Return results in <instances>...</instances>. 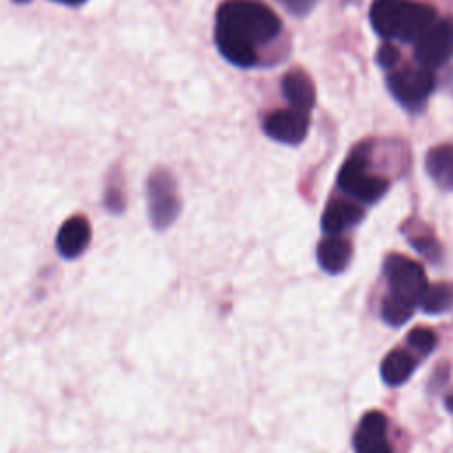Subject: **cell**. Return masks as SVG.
Masks as SVG:
<instances>
[{
    "label": "cell",
    "instance_id": "obj_1",
    "mask_svg": "<svg viewBox=\"0 0 453 453\" xmlns=\"http://www.w3.org/2000/svg\"><path fill=\"white\" fill-rule=\"evenodd\" d=\"M281 30L280 18L258 0H225L216 12L214 41L234 65L257 64V46L273 41Z\"/></svg>",
    "mask_w": 453,
    "mask_h": 453
},
{
    "label": "cell",
    "instance_id": "obj_2",
    "mask_svg": "<svg viewBox=\"0 0 453 453\" xmlns=\"http://www.w3.org/2000/svg\"><path fill=\"white\" fill-rule=\"evenodd\" d=\"M437 19V12L416 0H375L370 7V21L386 39L416 42Z\"/></svg>",
    "mask_w": 453,
    "mask_h": 453
},
{
    "label": "cell",
    "instance_id": "obj_3",
    "mask_svg": "<svg viewBox=\"0 0 453 453\" xmlns=\"http://www.w3.org/2000/svg\"><path fill=\"white\" fill-rule=\"evenodd\" d=\"M384 274L389 287L388 296L414 308L421 303L428 283L425 271L418 262L403 255L393 253L384 260Z\"/></svg>",
    "mask_w": 453,
    "mask_h": 453
},
{
    "label": "cell",
    "instance_id": "obj_4",
    "mask_svg": "<svg viewBox=\"0 0 453 453\" xmlns=\"http://www.w3.org/2000/svg\"><path fill=\"white\" fill-rule=\"evenodd\" d=\"M338 186L363 203L377 202L388 191V180L368 172V157L363 152H354L338 173Z\"/></svg>",
    "mask_w": 453,
    "mask_h": 453
},
{
    "label": "cell",
    "instance_id": "obj_5",
    "mask_svg": "<svg viewBox=\"0 0 453 453\" xmlns=\"http://www.w3.org/2000/svg\"><path fill=\"white\" fill-rule=\"evenodd\" d=\"M149 214L156 228H166L179 214L180 200L173 177L166 170L154 172L147 180Z\"/></svg>",
    "mask_w": 453,
    "mask_h": 453
},
{
    "label": "cell",
    "instance_id": "obj_6",
    "mask_svg": "<svg viewBox=\"0 0 453 453\" xmlns=\"http://www.w3.org/2000/svg\"><path fill=\"white\" fill-rule=\"evenodd\" d=\"M435 87V78L432 69L428 67H416V69H400L393 71L388 76V88L407 108H416L425 103L430 92Z\"/></svg>",
    "mask_w": 453,
    "mask_h": 453
},
{
    "label": "cell",
    "instance_id": "obj_7",
    "mask_svg": "<svg viewBox=\"0 0 453 453\" xmlns=\"http://www.w3.org/2000/svg\"><path fill=\"white\" fill-rule=\"evenodd\" d=\"M453 57V18L435 19L416 41V60L428 69L446 64Z\"/></svg>",
    "mask_w": 453,
    "mask_h": 453
},
{
    "label": "cell",
    "instance_id": "obj_8",
    "mask_svg": "<svg viewBox=\"0 0 453 453\" xmlns=\"http://www.w3.org/2000/svg\"><path fill=\"white\" fill-rule=\"evenodd\" d=\"M308 113L297 111L294 108L276 110L264 119V133L269 138L287 145L301 143L308 133Z\"/></svg>",
    "mask_w": 453,
    "mask_h": 453
},
{
    "label": "cell",
    "instance_id": "obj_9",
    "mask_svg": "<svg viewBox=\"0 0 453 453\" xmlns=\"http://www.w3.org/2000/svg\"><path fill=\"white\" fill-rule=\"evenodd\" d=\"M356 453H391L388 441V421L382 412H366L354 434Z\"/></svg>",
    "mask_w": 453,
    "mask_h": 453
},
{
    "label": "cell",
    "instance_id": "obj_10",
    "mask_svg": "<svg viewBox=\"0 0 453 453\" xmlns=\"http://www.w3.org/2000/svg\"><path fill=\"white\" fill-rule=\"evenodd\" d=\"M90 237H92V230L87 216L74 214L60 225L55 239V246L60 257L73 260L88 248Z\"/></svg>",
    "mask_w": 453,
    "mask_h": 453
},
{
    "label": "cell",
    "instance_id": "obj_11",
    "mask_svg": "<svg viewBox=\"0 0 453 453\" xmlns=\"http://www.w3.org/2000/svg\"><path fill=\"white\" fill-rule=\"evenodd\" d=\"M281 92L288 101L290 108L308 113L315 106V87L313 81L299 69L287 73L281 80Z\"/></svg>",
    "mask_w": 453,
    "mask_h": 453
},
{
    "label": "cell",
    "instance_id": "obj_12",
    "mask_svg": "<svg viewBox=\"0 0 453 453\" xmlns=\"http://www.w3.org/2000/svg\"><path fill=\"white\" fill-rule=\"evenodd\" d=\"M363 216L365 211L359 205L345 200H334L326 207L320 226L327 235H340L347 228L357 225Z\"/></svg>",
    "mask_w": 453,
    "mask_h": 453
},
{
    "label": "cell",
    "instance_id": "obj_13",
    "mask_svg": "<svg viewBox=\"0 0 453 453\" xmlns=\"http://www.w3.org/2000/svg\"><path fill=\"white\" fill-rule=\"evenodd\" d=\"M352 257L350 242L340 235H327L317 246V260L320 267L331 274L342 273Z\"/></svg>",
    "mask_w": 453,
    "mask_h": 453
},
{
    "label": "cell",
    "instance_id": "obj_14",
    "mask_svg": "<svg viewBox=\"0 0 453 453\" xmlns=\"http://www.w3.org/2000/svg\"><path fill=\"white\" fill-rule=\"evenodd\" d=\"M428 175L442 189H453V145L434 147L425 159Z\"/></svg>",
    "mask_w": 453,
    "mask_h": 453
},
{
    "label": "cell",
    "instance_id": "obj_15",
    "mask_svg": "<svg viewBox=\"0 0 453 453\" xmlns=\"http://www.w3.org/2000/svg\"><path fill=\"white\" fill-rule=\"evenodd\" d=\"M414 366H416V363L407 350L395 349L384 357V361L380 365V373H382V379L386 380V384L398 386L411 377V373L414 372Z\"/></svg>",
    "mask_w": 453,
    "mask_h": 453
},
{
    "label": "cell",
    "instance_id": "obj_16",
    "mask_svg": "<svg viewBox=\"0 0 453 453\" xmlns=\"http://www.w3.org/2000/svg\"><path fill=\"white\" fill-rule=\"evenodd\" d=\"M421 308L426 313L437 315L453 308V285L449 283H435L426 287L421 297Z\"/></svg>",
    "mask_w": 453,
    "mask_h": 453
},
{
    "label": "cell",
    "instance_id": "obj_17",
    "mask_svg": "<svg viewBox=\"0 0 453 453\" xmlns=\"http://www.w3.org/2000/svg\"><path fill=\"white\" fill-rule=\"evenodd\" d=\"M407 226H409V232H407L405 235H407L409 242H411L421 255H425L426 258L437 260V257H439V244L435 242L434 235H432L430 232H425L423 226H416V225L411 223V221L407 223Z\"/></svg>",
    "mask_w": 453,
    "mask_h": 453
},
{
    "label": "cell",
    "instance_id": "obj_18",
    "mask_svg": "<svg viewBox=\"0 0 453 453\" xmlns=\"http://www.w3.org/2000/svg\"><path fill=\"white\" fill-rule=\"evenodd\" d=\"M414 313V306L405 304L391 296L386 294V297L382 299V319L389 324V326H402L405 324L411 315Z\"/></svg>",
    "mask_w": 453,
    "mask_h": 453
},
{
    "label": "cell",
    "instance_id": "obj_19",
    "mask_svg": "<svg viewBox=\"0 0 453 453\" xmlns=\"http://www.w3.org/2000/svg\"><path fill=\"white\" fill-rule=\"evenodd\" d=\"M407 342L409 345L418 350L419 354H428L435 349V343H437V336L434 334L432 329H425V327H416L409 333L407 336Z\"/></svg>",
    "mask_w": 453,
    "mask_h": 453
},
{
    "label": "cell",
    "instance_id": "obj_20",
    "mask_svg": "<svg viewBox=\"0 0 453 453\" xmlns=\"http://www.w3.org/2000/svg\"><path fill=\"white\" fill-rule=\"evenodd\" d=\"M276 2L281 4L283 9L288 11L290 14H294V16L308 14L317 4V0H276Z\"/></svg>",
    "mask_w": 453,
    "mask_h": 453
},
{
    "label": "cell",
    "instance_id": "obj_21",
    "mask_svg": "<svg viewBox=\"0 0 453 453\" xmlns=\"http://www.w3.org/2000/svg\"><path fill=\"white\" fill-rule=\"evenodd\" d=\"M398 58H400V51L389 42L382 44L377 51V62L386 69H391L398 62Z\"/></svg>",
    "mask_w": 453,
    "mask_h": 453
},
{
    "label": "cell",
    "instance_id": "obj_22",
    "mask_svg": "<svg viewBox=\"0 0 453 453\" xmlns=\"http://www.w3.org/2000/svg\"><path fill=\"white\" fill-rule=\"evenodd\" d=\"M53 2H60V4H65V5H80L85 0H53Z\"/></svg>",
    "mask_w": 453,
    "mask_h": 453
},
{
    "label": "cell",
    "instance_id": "obj_23",
    "mask_svg": "<svg viewBox=\"0 0 453 453\" xmlns=\"http://www.w3.org/2000/svg\"><path fill=\"white\" fill-rule=\"evenodd\" d=\"M14 2H18V4H27V2H30V0H14Z\"/></svg>",
    "mask_w": 453,
    "mask_h": 453
}]
</instances>
